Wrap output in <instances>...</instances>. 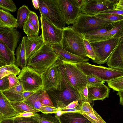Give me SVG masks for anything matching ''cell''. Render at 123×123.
<instances>
[{"mask_svg": "<svg viewBox=\"0 0 123 123\" xmlns=\"http://www.w3.org/2000/svg\"><path fill=\"white\" fill-rule=\"evenodd\" d=\"M123 10L115 8L101 12L99 14H112L120 15L123 16Z\"/></svg>", "mask_w": 123, "mask_h": 123, "instance_id": "46", "label": "cell"}, {"mask_svg": "<svg viewBox=\"0 0 123 123\" xmlns=\"http://www.w3.org/2000/svg\"><path fill=\"white\" fill-rule=\"evenodd\" d=\"M0 112L5 118L15 117L17 113L11 104L10 102L0 91Z\"/></svg>", "mask_w": 123, "mask_h": 123, "instance_id": "23", "label": "cell"}, {"mask_svg": "<svg viewBox=\"0 0 123 123\" xmlns=\"http://www.w3.org/2000/svg\"><path fill=\"white\" fill-rule=\"evenodd\" d=\"M32 4L34 7L37 10L39 9V4L38 0H32Z\"/></svg>", "mask_w": 123, "mask_h": 123, "instance_id": "54", "label": "cell"}, {"mask_svg": "<svg viewBox=\"0 0 123 123\" xmlns=\"http://www.w3.org/2000/svg\"><path fill=\"white\" fill-rule=\"evenodd\" d=\"M0 57L7 65L14 64L15 58L14 53L2 42L0 41Z\"/></svg>", "mask_w": 123, "mask_h": 123, "instance_id": "25", "label": "cell"}, {"mask_svg": "<svg viewBox=\"0 0 123 123\" xmlns=\"http://www.w3.org/2000/svg\"><path fill=\"white\" fill-rule=\"evenodd\" d=\"M94 113L98 118L99 123H106L102 117L94 110Z\"/></svg>", "mask_w": 123, "mask_h": 123, "instance_id": "52", "label": "cell"}, {"mask_svg": "<svg viewBox=\"0 0 123 123\" xmlns=\"http://www.w3.org/2000/svg\"><path fill=\"white\" fill-rule=\"evenodd\" d=\"M0 123H13V120L11 117L5 118L0 120Z\"/></svg>", "mask_w": 123, "mask_h": 123, "instance_id": "51", "label": "cell"}, {"mask_svg": "<svg viewBox=\"0 0 123 123\" xmlns=\"http://www.w3.org/2000/svg\"><path fill=\"white\" fill-rule=\"evenodd\" d=\"M24 91L23 86L19 80L16 85L2 92L10 101L15 102L23 101V92Z\"/></svg>", "mask_w": 123, "mask_h": 123, "instance_id": "19", "label": "cell"}, {"mask_svg": "<svg viewBox=\"0 0 123 123\" xmlns=\"http://www.w3.org/2000/svg\"><path fill=\"white\" fill-rule=\"evenodd\" d=\"M50 92H51L50 95L59 110L65 107L74 101H78L81 106L83 103L80 93L74 90L68 84L62 91Z\"/></svg>", "mask_w": 123, "mask_h": 123, "instance_id": "11", "label": "cell"}, {"mask_svg": "<svg viewBox=\"0 0 123 123\" xmlns=\"http://www.w3.org/2000/svg\"><path fill=\"white\" fill-rule=\"evenodd\" d=\"M0 8L8 12H15L17 7L12 0H0Z\"/></svg>", "mask_w": 123, "mask_h": 123, "instance_id": "34", "label": "cell"}, {"mask_svg": "<svg viewBox=\"0 0 123 123\" xmlns=\"http://www.w3.org/2000/svg\"><path fill=\"white\" fill-rule=\"evenodd\" d=\"M81 112L84 113H90L94 114L93 109L90 104L87 102H84L81 106Z\"/></svg>", "mask_w": 123, "mask_h": 123, "instance_id": "43", "label": "cell"}, {"mask_svg": "<svg viewBox=\"0 0 123 123\" xmlns=\"http://www.w3.org/2000/svg\"><path fill=\"white\" fill-rule=\"evenodd\" d=\"M42 91V88L39 89L23 101L31 107L39 111L41 107L43 105L41 103L40 101Z\"/></svg>", "mask_w": 123, "mask_h": 123, "instance_id": "28", "label": "cell"}, {"mask_svg": "<svg viewBox=\"0 0 123 123\" xmlns=\"http://www.w3.org/2000/svg\"><path fill=\"white\" fill-rule=\"evenodd\" d=\"M60 123H91L79 112H64L59 117Z\"/></svg>", "mask_w": 123, "mask_h": 123, "instance_id": "20", "label": "cell"}, {"mask_svg": "<svg viewBox=\"0 0 123 123\" xmlns=\"http://www.w3.org/2000/svg\"><path fill=\"white\" fill-rule=\"evenodd\" d=\"M61 60L67 83L74 90L80 93L81 89L87 85L86 75L75 63Z\"/></svg>", "mask_w": 123, "mask_h": 123, "instance_id": "6", "label": "cell"}, {"mask_svg": "<svg viewBox=\"0 0 123 123\" xmlns=\"http://www.w3.org/2000/svg\"><path fill=\"white\" fill-rule=\"evenodd\" d=\"M53 50L59 56V58L69 62L76 63L87 62L89 60L87 57L79 56L72 54L64 50L61 44L50 45Z\"/></svg>", "mask_w": 123, "mask_h": 123, "instance_id": "16", "label": "cell"}, {"mask_svg": "<svg viewBox=\"0 0 123 123\" xmlns=\"http://www.w3.org/2000/svg\"><path fill=\"white\" fill-rule=\"evenodd\" d=\"M17 77L24 91L35 92L42 88L41 74L29 66L22 68Z\"/></svg>", "mask_w": 123, "mask_h": 123, "instance_id": "9", "label": "cell"}, {"mask_svg": "<svg viewBox=\"0 0 123 123\" xmlns=\"http://www.w3.org/2000/svg\"><path fill=\"white\" fill-rule=\"evenodd\" d=\"M9 82L7 76L0 79V91L2 92L8 89Z\"/></svg>", "mask_w": 123, "mask_h": 123, "instance_id": "45", "label": "cell"}, {"mask_svg": "<svg viewBox=\"0 0 123 123\" xmlns=\"http://www.w3.org/2000/svg\"><path fill=\"white\" fill-rule=\"evenodd\" d=\"M40 13V20L43 43L50 46L60 44L63 29L53 24L42 14Z\"/></svg>", "mask_w": 123, "mask_h": 123, "instance_id": "10", "label": "cell"}, {"mask_svg": "<svg viewBox=\"0 0 123 123\" xmlns=\"http://www.w3.org/2000/svg\"><path fill=\"white\" fill-rule=\"evenodd\" d=\"M18 27L17 19L9 12L0 8V27L13 29Z\"/></svg>", "mask_w": 123, "mask_h": 123, "instance_id": "22", "label": "cell"}, {"mask_svg": "<svg viewBox=\"0 0 123 123\" xmlns=\"http://www.w3.org/2000/svg\"><path fill=\"white\" fill-rule=\"evenodd\" d=\"M43 43L41 34L39 36L31 38L25 37V47L27 60L32 55L41 47Z\"/></svg>", "mask_w": 123, "mask_h": 123, "instance_id": "18", "label": "cell"}, {"mask_svg": "<svg viewBox=\"0 0 123 123\" xmlns=\"http://www.w3.org/2000/svg\"><path fill=\"white\" fill-rule=\"evenodd\" d=\"M10 102L17 114L27 112L37 113L40 112L39 110L31 107L23 101Z\"/></svg>", "mask_w": 123, "mask_h": 123, "instance_id": "30", "label": "cell"}, {"mask_svg": "<svg viewBox=\"0 0 123 123\" xmlns=\"http://www.w3.org/2000/svg\"><path fill=\"white\" fill-rule=\"evenodd\" d=\"M25 36H23L21 42L18 47L16 51V59L14 64L22 68L27 66L25 47Z\"/></svg>", "mask_w": 123, "mask_h": 123, "instance_id": "24", "label": "cell"}, {"mask_svg": "<svg viewBox=\"0 0 123 123\" xmlns=\"http://www.w3.org/2000/svg\"><path fill=\"white\" fill-rule=\"evenodd\" d=\"M89 98L91 101L95 100H103L109 96V88L104 83L96 86H87Z\"/></svg>", "mask_w": 123, "mask_h": 123, "instance_id": "17", "label": "cell"}, {"mask_svg": "<svg viewBox=\"0 0 123 123\" xmlns=\"http://www.w3.org/2000/svg\"><path fill=\"white\" fill-rule=\"evenodd\" d=\"M123 37H112L103 40L89 42L95 55V58L93 62L100 64L106 63L108 57Z\"/></svg>", "mask_w": 123, "mask_h": 123, "instance_id": "7", "label": "cell"}, {"mask_svg": "<svg viewBox=\"0 0 123 123\" xmlns=\"http://www.w3.org/2000/svg\"><path fill=\"white\" fill-rule=\"evenodd\" d=\"M59 58V55L50 46L43 43L41 47L29 58L27 66L41 74L55 63Z\"/></svg>", "mask_w": 123, "mask_h": 123, "instance_id": "2", "label": "cell"}, {"mask_svg": "<svg viewBox=\"0 0 123 123\" xmlns=\"http://www.w3.org/2000/svg\"><path fill=\"white\" fill-rule=\"evenodd\" d=\"M20 71L14 63L1 67H0V79L10 74L18 75Z\"/></svg>", "mask_w": 123, "mask_h": 123, "instance_id": "31", "label": "cell"}, {"mask_svg": "<svg viewBox=\"0 0 123 123\" xmlns=\"http://www.w3.org/2000/svg\"><path fill=\"white\" fill-rule=\"evenodd\" d=\"M5 118L3 115L0 112V120Z\"/></svg>", "mask_w": 123, "mask_h": 123, "instance_id": "57", "label": "cell"}, {"mask_svg": "<svg viewBox=\"0 0 123 123\" xmlns=\"http://www.w3.org/2000/svg\"><path fill=\"white\" fill-rule=\"evenodd\" d=\"M83 42L87 56L93 61L95 58V55L89 42L88 40L83 38Z\"/></svg>", "mask_w": 123, "mask_h": 123, "instance_id": "39", "label": "cell"}, {"mask_svg": "<svg viewBox=\"0 0 123 123\" xmlns=\"http://www.w3.org/2000/svg\"><path fill=\"white\" fill-rule=\"evenodd\" d=\"M23 28L24 32L26 34L28 38H31L38 36L39 34L27 19L25 22Z\"/></svg>", "mask_w": 123, "mask_h": 123, "instance_id": "33", "label": "cell"}, {"mask_svg": "<svg viewBox=\"0 0 123 123\" xmlns=\"http://www.w3.org/2000/svg\"><path fill=\"white\" fill-rule=\"evenodd\" d=\"M62 18L65 24L73 25L81 12L70 0H57Z\"/></svg>", "mask_w": 123, "mask_h": 123, "instance_id": "13", "label": "cell"}, {"mask_svg": "<svg viewBox=\"0 0 123 123\" xmlns=\"http://www.w3.org/2000/svg\"><path fill=\"white\" fill-rule=\"evenodd\" d=\"M36 113L32 112H27L23 113H19L17 114L13 117H29L34 115Z\"/></svg>", "mask_w": 123, "mask_h": 123, "instance_id": "49", "label": "cell"}, {"mask_svg": "<svg viewBox=\"0 0 123 123\" xmlns=\"http://www.w3.org/2000/svg\"><path fill=\"white\" fill-rule=\"evenodd\" d=\"M117 94L118 95L120 98L119 104L123 106V90L118 92L117 93Z\"/></svg>", "mask_w": 123, "mask_h": 123, "instance_id": "53", "label": "cell"}, {"mask_svg": "<svg viewBox=\"0 0 123 123\" xmlns=\"http://www.w3.org/2000/svg\"><path fill=\"white\" fill-rule=\"evenodd\" d=\"M41 75L43 90L61 91L68 85L64 74L62 62L60 59Z\"/></svg>", "mask_w": 123, "mask_h": 123, "instance_id": "1", "label": "cell"}, {"mask_svg": "<svg viewBox=\"0 0 123 123\" xmlns=\"http://www.w3.org/2000/svg\"><path fill=\"white\" fill-rule=\"evenodd\" d=\"M71 1L76 7L80 9L84 5L86 0H70Z\"/></svg>", "mask_w": 123, "mask_h": 123, "instance_id": "48", "label": "cell"}, {"mask_svg": "<svg viewBox=\"0 0 123 123\" xmlns=\"http://www.w3.org/2000/svg\"><path fill=\"white\" fill-rule=\"evenodd\" d=\"M83 39L70 26H69L63 29L61 45L63 49L72 54L87 57Z\"/></svg>", "mask_w": 123, "mask_h": 123, "instance_id": "4", "label": "cell"}, {"mask_svg": "<svg viewBox=\"0 0 123 123\" xmlns=\"http://www.w3.org/2000/svg\"><path fill=\"white\" fill-rule=\"evenodd\" d=\"M80 105L78 101H73L63 108L66 109H72L75 108L78 106Z\"/></svg>", "mask_w": 123, "mask_h": 123, "instance_id": "50", "label": "cell"}, {"mask_svg": "<svg viewBox=\"0 0 123 123\" xmlns=\"http://www.w3.org/2000/svg\"><path fill=\"white\" fill-rule=\"evenodd\" d=\"M29 117L39 123H60L59 117L56 115L53 116L51 114H40L36 113L34 116Z\"/></svg>", "mask_w": 123, "mask_h": 123, "instance_id": "27", "label": "cell"}, {"mask_svg": "<svg viewBox=\"0 0 123 123\" xmlns=\"http://www.w3.org/2000/svg\"><path fill=\"white\" fill-rule=\"evenodd\" d=\"M80 94L81 100L83 103L84 102H89L92 107L94 102L91 101L88 97V91L87 86L83 87L80 91Z\"/></svg>", "mask_w": 123, "mask_h": 123, "instance_id": "40", "label": "cell"}, {"mask_svg": "<svg viewBox=\"0 0 123 123\" xmlns=\"http://www.w3.org/2000/svg\"><path fill=\"white\" fill-rule=\"evenodd\" d=\"M31 11L27 6L23 5L19 7L17 11V20L18 27L21 29L23 25L27 19L28 16Z\"/></svg>", "mask_w": 123, "mask_h": 123, "instance_id": "29", "label": "cell"}, {"mask_svg": "<svg viewBox=\"0 0 123 123\" xmlns=\"http://www.w3.org/2000/svg\"><path fill=\"white\" fill-rule=\"evenodd\" d=\"M7 65L4 61L0 57V67Z\"/></svg>", "mask_w": 123, "mask_h": 123, "instance_id": "55", "label": "cell"}, {"mask_svg": "<svg viewBox=\"0 0 123 123\" xmlns=\"http://www.w3.org/2000/svg\"><path fill=\"white\" fill-rule=\"evenodd\" d=\"M119 0H86L81 8L82 13L94 15L107 10L115 8Z\"/></svg>", "mask_w": 123, "mask_h": 123, "instance_id": "12", "label": "cell"}, {"mask_svg": "<svg viewBox=\"0 0 123 123\" xmlns=\"http://www.w3.org/2000/svg\"><path fill=\"white\" fill-rule=\"evenodd\" d=\"M86 86H96L104 83L105 81L92 75H86Z\"/></svg>", "mask_w": 123, "mask_h": 123, "instance_id": "38", "label": "cell"}, {"mask_svg": "<svg viewBox=\"0 0 123 123\" xmlns=\"http://www.w3.org/2000/svg\"><path fill=\"white\" fill-rule=\"evenodd\" d=\"M113 22L95 15L86 14L81 12L74 23L70 26L81 37L88 32L105 28Z\"/></svg>", "mask_w": 123, "mask_h": 123, "instance_id": "3", "label": "cell"}, {"mask_svg": "<svg viewBox=\"0 0 123 123\" xmlns=\"http://www.w3.org/2000/svg\"><path fill=\"white\" fill-rule=\"evenodd\" d=\"M7 77L9 84L8 89L11 88L17 85L19 81V80L16 75L12 74L8 75Z\"/></svg>", "mask_w": 123, "mask_h": 123, "instance_id": "44", "label": "cell"}, {"mask_svg": "<svg viewBox=\"0 0 123 123\" xmlns=\"http://www.w3.org/2000/svg\"><path fill=\"white\" fill-rule=\"evenodd\" d=\"M97 17L112 22L123 20V16L112 14H98L94 15Z\"/></svg>", "mask_w": 123, "mask_h": 123, "instance_id": "35", "label": "cell"}, {"mask_svg": "<svg viewBox=\"0 0 123 123\" xmlns=\"http://www.w3.org/2000/svg\"><path fill=\"white\" fill-rule=\"evenodd\" d=\"M60 110L63 113L68 112H79L80 113L81 111V106L79 105L77 107L73 108L66 109L63 108Z\"/></svg>", "mask_w": 123, "mask_h": 123, "instance_id": "47", "label": "cell"}, {"mask_svg": "<svg viewBox=\"0 0 123 123\" xmlns=\"http://www.w3.org/2000/svg\"><path fill=\"white\" fill-rule=\"evenodd\" d=\"M123 37V20L116 22L113 28L100 35L93 42L105 40L112 37Z\"/></svg>", "mask_w": 123, "mask_h": 123, "instance_id": "21", "label": "cell"}, {"mask_svg": "<svg viewBox=\"0 0 123 123\" xmlns=\"http://www.w3.org/2000/svg\"><path fill=\"white\" fill-rule=\"evenodd\" d=\"M63 113V112L62 111L58 109L55 114L57 116L59 117L62 115Z\"/></svg>", "mask_w": 123, "mask_h": 123, "instance_id": "56", "label": "cell"}, {"mask_svg": "<svg viewBox=\"0 0 123 123\" xmlns=\"http://www.w3.org/2000/svg\"><path fill=\"white\" fill-rule=\"evenodd\" d=\"M33 26L37 33L39 34L40 25L38 16L36 13L31 11L27 18Z\"/></svg>", "mask_w": 123, "mask_h": 123, "instance_id": "36", "label": "cell"}, {"mask_svg": "<svg viewBox=\"0 0 123 123\" xmlns=\"http://www.w3.org/2000/svg\"><path fill=\"white\" fill-rule=\"evenodd\" d=\"M58 110V109L55 106L53 107L43 105L41 107L39 111L43 113L52 114H55Z\"/></svg>", "mask_w": 123, "mask_h": 123, "instance_id": "42", "label": "cell"}, {"mask_svg": "<svg viewBox=\"0 0 123 123\" xmlns=\"http://www.w3.org/2000/svg\"><path fill=\"white\" fill-rule=\"evenodd\" d=\"M110 88L118 92L123 90V76L117 77L107 81Z\"/></svg>", "mask_w": 123, "mask_h": 123, "instance_id": "32", "label": "cell"}, {"mask_svg": "<svg viewBox=\"0 0 123 123\" xmlns=\"http://www.w3.org/2000/svg\"><path fill=\"white\" fill-rule=\"evenodd\" d=\"M106 62L110 68L123 70V37L108 57Z\"/></svg>", "mask_w": 123, "mask_h": 123, "instance_id": "15", "label": "cell"}, {"mask_svg": "<svg viewBox=\"0 0 123 123\" xmlns=\"http://www.w3.org/2000/svg\"><path fill=\"white\" fill-rule=\"evenodd\" d=\"M116 22H113L110 24L105 28L87 32L83 35L81 37L83 38L88 40L89 42L93 41L100 35L113 28Z\"/></svg>", "mask_w": 123, "mask_h": 123, "instance_id": "26", "label": "cell"}, {"mask_svg": "<svg viewBox=\"0 0 123 123\" xmlns=\"http://www.w3.org/2000/svg\"><path fill=\"white\" fill-rule=\"evenodd\" d=\"M39 10L57 27H66L59 7L57 0H38Z\"/></svg>", "mask_w": 123, "mask_h": 123, "instance_id": "8", "label": "cell"}, {"mask_svg": "<svg viewBox=\"0 0 123 123\" xmlns=\"http://www.w3.org/2000/svg\"><path fill=\"white\" fill-rule=\"evenodd\" d=\"M13 123H39L36 120L30 117H13Z\"/></svg>", "mask_w": 123, "mask_h": 123, "instance_id": "41", "label": "cell"}, {"mask_svg": "<svg viewBox=\"0 0 123 123\" xmlns=\"http://www.w3.org/2000/svg\"><path fill=\"white\" fill-rule=\"evenodd\" d=\"M40 101L41 103L43 105L55 107L47 91H46L43 90L40 96Z\"/></svg>", "mask_w": 123, "mask_h": 123, "instance_id": "37", "label": "cell"}, {"mask_svg": "<svg viewBox=\"0 0 123 123\" xmlns=\"http://www.w3.org/2000/svg\"><path fill=\"white\" fill-rule=\"evenodd\" d=\"M21 36L20 33L16 28L0 27V41L6 45L14 53Z\"/></svg>", "mask_w": 123, "mask_h": 123, "instance_id": "14", "label": "cell"}, {"mask_svg": "<svg viewBox=\"0 0 123 123\" xmlns=\"http://www.w3.org/2000/svg\"><path fill=\"white\" fill-rule=\"evenodd\" d=\"M75 64L86 75H92L105 81L123 76V70L95 65L87 62Z\"/></svg>", "mask_w": 123, "mask_h": 123, "instance_id": "5", "label": "cell"}]
</instances>
